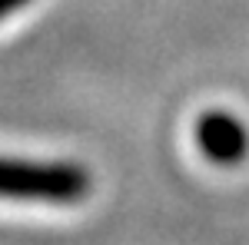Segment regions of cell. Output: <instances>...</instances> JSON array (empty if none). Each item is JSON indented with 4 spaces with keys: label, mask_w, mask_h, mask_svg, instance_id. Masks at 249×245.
<instances>
[{
    "label": "cell",
    "mask_w": 249,
    "mask_h": 245,
    "mask_svg": "<svg viewBox=\"0 0 249 245\" xmlns=\"http://www.w3.org/2000/svg\"><path fill=\"white\" fill-rule=\"evenodd\" d=\"M87 189H90V179L77 166L0 159V199H20V202H77V199L87 196Z\"/></svg>",
    "instance_id": "1"
},
{
    "label": "cell",
    "mask_w": 249,
    "mask_h": 245,
    "mask_svg": "<svg viewBox=\"0 0 249 245\" xmlns=\"http://www.w3.org/2000/svg\"><path fill=\"white\" fill-rule=\"evenodd\" d=\"M196 143L213 163H236L249 149V132L230 113H206L196 126Z\"/></svg>",
    "instance_id": "2"
}]
</instances>
